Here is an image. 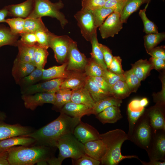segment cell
I'll use <instances>...</instances> for the list:
<instances>
[{"label": "cell", "instance_id": "cell-1", "mask_svg": "<svg viewBox=\"0 0 165 165\" xmlns=\"http://www.w3.org/2000/svg\"><path fill=\"white\" fill-rule=\"evenodd\" d=\"M81 118L61 114L55 119L40 129L26 135L34 138V145L56 148L58 139L63 135L73 133Z\"/></svg>", "mask_w": 165, "mask_h": 165}, {"label": "cell", "instance_id": "cell-2", "mask_svg": "<svg viewBox=\"0 0 165 165\" xmlns=\"http://www.w3.org/2000/svg\"><path fill=\"white\" fill-rule=\"evenodd\" d=\"M53 148L35 145L16 146L7 151L8 160L9 165H47V161L53 157Z\"/></svg>", "mask_w": 165, "mask_h": 165}, {"label": "cell", "instance_id": "cell-3", "mask_svg": "<svg viewBox=\"0 0 165 165\" xmlns=\"http://www.w3.org/2000/svg\"><path fill=\"white\" fill-rule=\"evenodd\" d=\"M101 139L105 144L107 151L101 162L102 165H117L125 159L136 158L140 160L135 155L123 156L121 152L122 145L126 140L129 139V137L124 131L116 129L100 134Z\"/></svg>", "mask_w": 165, "mask_h": 165}, {"label": "cell", "instance_id": "cell-4", "mask_svg": "<svg viewBox=\"0 0 165 165\" xmlns=\"http://www.w3.org/2000/svg\"><path fill=\"white\" fill-rule=\"evenodd\" d=\"M56 147L59 152L57 157H53L47 161L51 165H61L65 159H77L86 155L84 144L79 141L73 133L65 134L58 139Z\"/></svg>", "mask_w": 165, "mask_h": 165}, {"label": "cell", "instance_id": "cell-5", "mask_svg": "<svg viewBox=\"0 0 165 165\" xmlns=\"http://www.w3.org/2000/svg\"><path fill=\"white\" fill-rule=\"evenodd\" d=\"M64 7L63 2L59 0L52 3L49 0H35L34 9L28 17L42 18L45 16L56 18L62 28L68 23L64 15L60 11Z\"/></svg>", "mask_w": 165, "mask_h": 165}, {"label": "cell", "instance_id": "cell-6", "mask_svg": "<svg viewBox=\"0 0 165 165\" xmlns=\"http://www.w3.org/2000/svg\"><path fill=\"white\" fill-rule=\"evenodd\" d=\"M73 41L67 35H57L50 32L49 47L53 50L54 57L58 63L62 64L66 62L69 47Z\"/></svg>", "mask_w": 165, "mask_h": 165}, {"label": "cell", "instance_id": "cell-7", "mask_svg": "<svg viewBox=\"0 0 165 165\" xmlns=\"http://www.w3.org/2000/svg\"><path fill=\"white\" fill-rule=\"evenodd\" d=\"M74 16L82 36L86 41L90 42L92 35L97 31V29L91 11L82 9Z\"/></svg>", "mask_w": 165, "mask_h": 165}, {"label": "cell", "instance_id": "cell-8", "mask_svg": "<svg viewBox=\"0 0 165 165\" xmlns=\"http://www.w3.org/2000/svg\"><path fill=\"white\" fill-rule=\"evenodd\" d=\"M88 59L78 49L77 42L73 41L69 47L66 62L67 71H84Z\"/></svg>", "mask_w": 165, "mask_h": 165}, {"label": "cell", "instance_id": "cell-9", "mask_svg": "<svg viewBox=\"0 0 165 165\" xmlns=\"http://www.w3.org/2000/svg\"><path fill=\"white\" fill-rule=\"evenodd\" d=\"M123 24L119 13L114 12L112 13L99 27L102 38L105 39L114 37L123 28Z\"/></svg>", "mask_w": 165, "mask_h": 165}, {"label": "cell", "instance_id": "cell-10", "mask_svg": "<svg viewBox=\"0 0 165 165\" xmlns=\"http://www.w3.org/2000/svg\"><path fill=\"white\" fill-rule=\"evenodd\" d=\"M21 98L25 108L34 111L38 106L45 103L53 105L55 100V93L43 92L33 94H22Z\"/></svg>", "mask_w": 165, "mask_h": 165}, {"label": "cell", "instance_id": "cell-11", "mask_svg": "<svg viewBox=\"0 0 165 165\" xmlns=\"http://www.w3.org/2000/svg\"><path fill=\"white\" fill-rule=\"evenodd\" d=\"M64 78H57L45 82L35 84L24 87L22 91V94H33L38 93H54L60 89Z\"/></svg>", "mask_w": 165, "mask_h": 165}, {"label": "cell", "instance_id": "cell-12", "mask_svg": "<svg viewBox=\"0 0 165 165\" xmlns=\"http://www.w3.org/2000/svg\"><path fill=\"white\" fill-rule=\"evenodd\" d=\"M73 134L83 144L91 141L101 139L100 134L92 126L81 121L74 128Z\"/></svg>", "mask_w": 165, "mask_h": 165}, {"label": "cell", "instance_id": "cell-13", "mask_svg": "<svg viewBox=\"0 0 165 165\" xmlns=\"http://www.w3.org/2000/svg\"><path fill=\"white\" fill-rule=\"evenodd\" d=\"M34 130L31 127L19 124H10L0 121V141L13 137L26 135Z\"/></svg>", "mask_w": 165, "mask_h": 165}, {"label": "cell", "instance_id": "cell-14", "mask_svg": "<svg viewBox=\"0 0 165 165\" xmlns=\"http://www.w3.org/2000/svg\"><path fill=\"white\" fill-rule=\"evenodd\" d=\"M67 77L62 82L61 89L75 90L84 87L86 76L82 72L75 71H68Z\"/></svg>", "mask_w": 165, "mask_h": 165}, {"label": "cell", "instance_id": "cell-15", "mask_svg": "<svg viewBox=\"0 0 165 165\" xmlns=\"http://www.w3.org/2000/svg\"><path fill=\"white\" fill-rule=\"evenodd\" d=\"M35 0H27L20 4L6 6L8 16L14 17L27 18L32 11Z\"/></svg>", "mask_w": 165, "mask_h": 165}, {"label": "cell", "instance_id": "cell-16", "mask_svg": "<svg viewBox=\"0 0 165 165\" xmlns=\"http://www.w3.org/2000/svg\"><path fill=\"white\" fill-rule=\"evenodd\" d=\"M84 144L86 154L101 162L107 151L106 146L102 140L99 139L91 141Z\"/></svg>", "mask_w": 165, "mask_h": 165}, {"label": "cell", "instance_id": "cell-17", "mask_svg": "<svg viewBox=\"0 0 165 165\" xmlns=\"http://www.w3.org/2000/svg\"><path fill=\"white\" fill-rule=\"evenodd\" d=\"M91 109L84 105L70 101L65 104L60 112L61 114L81 119L85 115H90Z\"/></svg>", "mask_w": 165, "mask_h": 165}, {"label": "cell", "instance_id": "cell-18", "mask_svg": "<svg viewBox=\"0 0 165 165\" xmlns=\"http://www.w3.org/2000/svg\"><path fill=\"white\" fill-rule=\"evenodd\" d=\"M35 140L31 137L17 136L0 141V152L7 151L9 148L16 146H29L34 144Z\"/></svg>", "mask_w": 165, "mask_h": 165}, {"label": "cell", "instance_id": "cell-19", "mask_svg": "<svg viewBox=\"0 0 165 165\" xmlns=\"http://www.w3.org/2000/svg\"><path fill=\"white\" fill-rule=\"evenodd\" d=\"M119 108L115 106L108 107L96 115V117L103 124L115 123L123 117Z\"/></svg>", "mask_w": 165, "mask_h": 165}, {"label": "cell", "instance_id": "cell-20", "mask_svg": "<svg viewBox=\"0 0 165 165\" xmlns=\"http://www.w3.org/2000/svg\"><path fill=\"white\" fill-rule=\"evenodd\" d=\"M36 67L33 64L19 61L15 59L12 70V74L17 83L21 79L28 75Z\"/></svg>", "mask_w": 165, "mask_h": 165}, {"label": "cell", "instance_id": "cell-21", "mask_svg": "<svg viewBox=\"0 0 165 165\" xmlns=\"http://www.w3.org/2000/svg\"><path fill=\"white\" fill-rule=\"evenodd\" d=\"M151 130L147 120H144L138 125L136 130V138L139 144L145 148H148L151 142Z\"/></svg>", "mask_w": 165, "mask_h": 165}, {"label": "cell", "instance_id": "cell-22", "mask_svg": "<svg viewBox=\"0 0 165 165\" xmlns=\"http://www.w3.org/2000/svg\"><path fill=\"white\" fill-rule=\"evenodd\" d=\"M71 100L73 102L84 105L91 109L95 103L88 90L84 86L72 91Z\"/></svg>", "mask_w": 165, "mask_h": 165}, {"label": "cell", "instance_id": "cell-23", "mask_svg": "<svg viewBox=\"0 0 165 165\" xmlns=\"http://www.w3.org/2000/svg\"><path fill=\"white\" fill-rule=\"evenodd\" d=\"M66 62L59 66H53L47 69H42V80H49L57 78H66L69 71L66 70Z\"/></svg>", "mask_w": 165, "mask_h": 165}, {"label": "cell", "instance_id": "cell-24", "mask_svg": "<svg viewBox=\"0 0 165 165\" xmlns=\"http://www.w3.org/2000/svg\"><path fill=\"white\" fill-rule=\"evenodd\" d=\"M157 105L149 112L148 116L150 125L154 130H165V120L164 115L160 107Z\"/></svg>", "mask_w": 165, "mask_h": 165}, {"label": "cell", "instance_id": "cell-25", "mask_svg": "<svg viewBox=\"0 0 165 165\" xmlns=\"http://www.w3.org/2000/svg\"><path fill=\"white\" fill-rule=\"evenodd\" d=\"M131 65V70L141 81L145 80L153 69L152 64L147 59H140Z\"/></svg>", "mask_w": 165, "mask_h": 165}, {"label": "cell", "instance_id": "cell-26", "mask_svg": "<svg viewBox=\"0 0 165 165\" xmlns=\"http://www.w3.org/2000/svg\"><path fill=\"white\" fill-rule=\"evenodd\" d=\"M35 46V45H27L18 40L17 45L18 52L16 59L22 62L31 63L35 66L34 54Z\"/></svg>", "mask_w": 165, "mask_h": 165}, {"label": "cell", "instance_id": "cell-27", "mask_svg": "<svg viewBox=\"0 0 165 165\" xmlns=\"http://www.w3.org/2000/svg\"><path fill=\"white\" fill-rule=\"evenodd\" d=\"M151 0H126L124 8L120 14L121 21L126 23L129 17L138 10L141 6L149 2Z\"/></svg>", "mask_w": 165, "mask_h": 165}, {"label": "cell", "instance_id": "cell-28", "mask_svg": "<svg viewBox=\"0 0 165 165\" xmlns=\"http://www.w3.org/2000/svg\"><path fill=\"white\" fill-rule=\"evenodd\" d=\"M122 102V100L112 96H108L95 102L90 110V114L96 116L106 108L112 106L120 107Z\"/></svg>", "mask_w": 165, "mask_h": 165}, {"label": "cell", "instance_id": "cell-29", "mask_svg": "<svg viewBox=\"0 0 165 165\" xmlns=\"http://www.w3.org/2000/svg\"><path fill=\"white\" fill-rule=\"evenodd\" d=\"M19 36L12 32L10 28L0 24V48L5 45L17 46Z\"/></svg>", "mask_w": 165, "mask_h": 165}, {"label": "cell", "instance_id": "cell-30", "mask_svg": "<svg viewBox=\"0 0 165 165\" xmlns=\"http://www.w3.org/2000/svg\"><path fill=\"white\" fill-rule=\"evenodd\" d=\"M90 42L92 45V51L90 53L91 58L104 69H107L108 68L105 62L103 56L99 46L97 31L92 35Z\"/></svg>", "mask_w": 165, "mask_h": 165}, {"label": "cell", "instance_id": "cell-31", "mask_svg": "<svg viewBox=\"0 0 165 165\" xmlns=\"http://www.w3.org/2000/svg\"><path fill=\"white\" fill-rule=\"evenodd\" d=\"M131 93L125 81L119 80L111 88L110 94L116 98L122 100L128 97Z\"/></svg>", "mask_w": 165, "mask_h": 165}, {"label": "cell", "instance_id": "cell-32", "mask_svg": "<svg viewBox=\"0 0 165 165\" xmlns=\"http://www.w3.org/2000/svg\"><path fill=\"white\" fill-rule=\"evenodd\" d=\"M41 18L27 17L25 18L23 32L35 33L38 31L48 30Z\"/></svg>", "mask_w": 165, "mask_h": 165}, {"label": "cell", "instance_id": "cell-33", "mask_svg": "<svg viewBox=\"0 0 165 165\" xmlns=\"http://www.w3.org/2000/svg\"><path fill=\"white\" fill-rule=\"evenodd\" d=\"M84 87L88 90L95 103L111 96L98 87L89 76L86 77Z\"/></svg>", "mask_w": 165, "mask_h": 165}, {"label": "cell", "instance_id": "cell-34", "mask_svg": "<svg viewBox=\"0 0 165 165\" xmlns=\"http://www.w3.org/2000/svg\"><path fill=\"white\" fill-rule=\"evenodd\" d=\"M165 39L164 32L147 34L144 36V46L148 53Z\"/></svg>", "mask_w": 165, "mask_h": 165}, {"label": "cell", "instance_id": "cell-35", "mask_svg": "<svg viewBox=\"0 0 165 165\" xmlns=\"http://www.w3.org/2000/svg\"><path fill=\"white\" fill-rule=\"evenodd\" d=\"M48 48L35 45L34 54L35 65L36 68H44L47 63V58L49 55L47 50Z\"/></svg>", "mask_w": 165, "mask_h": 165}, {"label": "cell", "instance_id": "cell-36", "mask_svg": "<svg viewBox=\"0 0 165 165\" xmlns=\"http://www.w3.org/2000/svg\"><path fill=\"white\" fill-rule=\"evenodd\" d=\"M72 90L66 89H60L55 93V100L53 105L59 111L66 103L71 101Z\"/></svg>", "mask_w": 165, "mask_h": 165}, {"label": "cell", "instance_id": "cell-37", "mask_svg": "<svg viewBox=\"0 0 165 165\" xmlns=\"http://www.w3.org/2000/svg\"><path fill=\"white\" fill-rule=\"evenodd\" d=\"M42 69L36 67L30 74L21 79L17 83L24 87L35 84L42 80Z\"/></svg>", "mask_w": 165, "mask_h": 165}, {"label": "cell", "instance_id": "cell-38", "mask_svg": "<svg viewBox=\"0 0 165 165\" xmlns=\"http://www.w3.org/2000/svg\"><path fill=\"white\" fill-rule=\"evenodd\" d=\"M124 80L131 93L136 92L141 85V80L131 69L124 72Z\"/></svg>", "mask_w": 165, "mask_h": 165}, {"label": "cell", "instance_id": "cell-39", "mask_svg": "<svg viewBox=\"0 0 165 165\" xmlns=\"http://www.w3.org/2000/svg\"><path fill=\"white\" fill-rule=\"evenodd\" d=\"M149 3H147L145 8L140 10L139 12V15L143 22V31L146 34L158 32L157 26L148 19L146 14V11Z\"/></svg>", "mask_w": 165, "mask_h": 165}, {"label": "cell", "instance_id": "cell-40", "mask_svg": "<svg viewBox=\"0 0 165 165\" xmlns=\"http://www.w3.org/2000/svg\"><path fill=\"white\" fill-rule=\"evenodd\" d=\"M91 11L93 16L95 25L97 28L99 27L106 18L113 12L112 9L103 7Z\"/></svg>", "mask_w": 165, "mask_h": 165}, {"label": "cell", "instance_id": "cell-41", "mask_svg": "<svg viewBox=\"0 0 165 165\" xmlns=\"http://www.w3.org/2000/svg\"><path fill=\"white\" fill-rule=\"evenodd\" d=\"M104 70L91 58L88 59L84 71L87 76H102Z\"/></svg>", "mask_w": 165, "mask_h": 165}, {"label": "cell", "instance_id": "cell-42", "mask_svg": "<svg viewBox=\"0 0 165 165\" xmlns=\"http://www.w3.org/2000/svg\"><path fill=\"white\" fill-rule=\"evenodd\" d=\"M5 23L9 26L10 30L13 33L19 35L23 32L25 19L20 17H14L6 19Z\"/></svg>", "mask_w": 165, "mask_h": 165}, {"label": "cell", "instance_id": "cell-43", "mask_svg": "<svg viewBox=\"0 0 165 165\" xmlns=\"http://www.w3.org/2000/svg\"><path fill=\"white\" fill-rule=\"evenodd\" d=\"M145 110L138 112L131 111L127 108L128 119L129 124L128 135L130 138L132 136L135 125L138 119L143 115Z\"/></svg>", "mask_w": 165, "mask_h": 165}, {"label": "cell", "instance_id": "cell-44", "mask_svg": "<svg viewBox=\"0 0 165 165\" xmlns=\"http://www.w3.org/2000/svg\"><path fill=\"white\" fill-rule=\"evenodd\" d=\"M156 160L163 158L165 155V136L161 134L157 138L155 146Z\"/></svg>", "mask_w": 165, "mask_h": 165}, {"label": "cell", "instance_id": "cell-45", "mask_svg": "<svg viewBox=\"0 0 165 165\" xmlns=\"http://www.w3.org/2000/svg\"><path fill=\"white\" fill-rule=\"evenodd\" d=\"M106 0H82V9L93 11L103 7Z\"/></svg>", "mask_w": 165, "mask_h": 165}, {"label": "cell", "instance_id": "cell-46", "mask_svg": "<svg viewBox=\"0 0 165 165\" xmlns=\"http://www.w3.org/2000/svg\"><path fill=\"white\" fill-rule=\"evenodd\" d=\"M122 60L119 56H113L108 69L117 75L123 76L124 71L122 65Z\"/></svg>", "mask_w": 165, "mask_h": 165}, {"label": "cell", "instance_id": "cell-47", "mask_svg": "<svg viewBox=\"0 0 165 165\" xmlns=\"http://www.w3.org/2000/svg\"><path fill=\"white\" fill-rule=\"evenodd\" d=\"M102 76L105 79L110 88L119 80L124 81L123 76L113 73L109 71L108 69L104 70Z\"/></svg>", "mask_w": 165, "mask_h": 165}, {"label": "cell", "instance_id": "cell-48", "mask_svg": "<svg viewBox=\"0 0 165 165\" xmlns=\"http://www.w3.org/2000/svg\"><path fill=\"white\" fill-rule=\"evenodd\" d=\"M126 0H106L103 7L112 9L113 12L120 14L125 5Z\"/></svg>", "mask_w": 165, "mask_h": 165}, {"label": "cell", "instance_id": "cell-49", "mask_svg": "<svg viewBox=\"0 0 165 165\" xmlns=\"http://www.w3.org/2000/svg\"><path fill=\"white\" fill-rule=\"evenodd\" d=\"M72 164L75 165H99L101 163L100 161L86 154L77 159H72Z\"/></svg>", "mask_w": 165, "mask_h": 165}, {"label": "cell", "instance_id": "cell-50", "mask_svg": "<svg viewBox=\"0 0 165 165\" xmlns=\"http://www.w3.org/2000/svg\"><path fill=\"white\" fill-rule=\"evenodd\" d=\"M50 31H40L35 33L36 35L37 44L38 45L49 48V35Z\"/></svg>", "mask_w": 165, "mask_h": 165}, {"label": "cell", "instance_id": "cell-51", "mask_svg": "<svg viewBox=\"0 0 165 165\" xmlns=\"http://www.w3.org/2000/svg\"><path fill=\"white\" fill-rule=\"evenodd\" d=\"M162 77V89L160 92L153 95L154 101L158 105H164L165 102V75Z\"/></svg>", "mask_w": 165, "mask_h": 165}, {"label": "cell", "instance_id": "cell-52", "mask_svg": "<svg viewBox=\"0 0 165 165\" xmlns=\"http://www.w3.org/2000/svg\"><path fill=\"white\" fill-rule=\"evenodd\" d=\"M20 40L22 43L28 46H34L37 44V40L35 33L23 32L20 34Z\"/></svg>", "mask_w": 165, "mask_h": 165}, {"label": "cell", "instance_id": "cell-53", "mask_svg": "<svg viewBox=\"0 0 165 165\" xmlns=\"http://www.w3.org/2000/svg\"><path fill=\"white\" fill-rule=\"evenodd\" d=\"M89 77L98 87L110 95L111 88L103 77L102 76Z\"/></svg>", "mask_w": 165, "mask_h": 165}, {"label": "cell", "instance_id": "cell-54", "mask_svg": "<svg viewBox=\"0 0 165 165\" xmlns=\"http://www.w3.org/2000/svg\"><path fill=\"white\" fill-rule=\"evenodd\" d=\"M99 45L103 56L105 62L108 69L113 57L112 50L108 47L102 44L99 43Z\"/></svg>", "mask_w": 165, "mask_h": 165}, {"label": "cell", "instance_id": "cell-55", "mask_svg": "<svg viewBox=\"0 0 165 165\" xmlns=\"http://www.w3.org/2000/svg\"><path fill=\"white\" fill-rule=\"evenodd\" d=\"M148 53L151 57L160 58L165 60V46H156Z\"/></svg>", "mask_w": 165, "mask_h": 165}, {"label": "cell", "instance_id": "cell-56", "mask_svg": "<svg viewBox=\"0 0 165 165\" xmlns=\"http://www.w3.org/2000/svg\"><path fill=\"white\" fill-rule=\"evenodd\" d=\"M149 61L152 64L153 69L156 70L163 69L165 68V60L160 58L151 57Z\"/></svg>", "mask_w": 165, "mask_h": 165}, {"label": "cell", "instance_id": "cell-57", "mask_svg": "<svg viewBox=\"0 0 165 165\" xmlns=\"http://www.w3.org/2000/svg\"><path fill=\"white\" fill-rule=\"evenodd\" d=\"M140 99H135L131 101L129 104L127 108L131 111L138 112L145 110L144 107H142L139 103Z\"/></svg>", "mask_w": 165, "mask_h": 165}, {"label": "cell", "instance_id": "cell-58", "mask_svg": "<svg viewBox=\"0 0 165 165\" xmlns=\"http://www.w3.org/2000/svg\"><path fill=\"white\" fill-rule=\"evenodd\" d=\"M0 165H9L7 151L0 152Z\"/></svg>", "mask_w": 165, "mask_h": 165}, {"label": "cell", "instance_id": "cell-59", "mask_svg": "<svg viewBox=\"0 0 165 165\" xmlns=\"http://www.w3.org/2000/svg\"><path fill=\"white\" fill-rule=\"evenodd\" d=\"M8 16V11L5 6L0 10V23H5L6 18Z\"/></svg>", "mask_w": 165, "mask_h": 165}, {"label": "cell", "instance_id": "cell-60", "mask_svg": "<svg viewBox=\"0 0 165 165\" xmlns=\"http://www.w3.org/2000/svg\"><path fill=\"white\" fill-rule=\"evenodd\" d=\"M142 164L144 165H165V162H161L157 160H151L149 162H146L140 160Z\"/></svg>", "mask_w": 165, "mask_h": 165}, {"label": "cell", "instance_id": "cell-61", "mask_svg": "<svg viewBox=\"0 0 165 165\" xmlns=\"http://www.w3.org/2000/svg\"><path fill=\"white\" fill-rule=\"evenodd\" d=\"M148 103V100L146 98L144 97L139 101V103L141 106L144 107L146 106Z\"/></svg>", "mask_w": 165, "mask_h": 165}, {"label": "cell", "instance_id": "cell-62", "mask_svg": "<svg viewBox=\"0 0 165 165\" xmlns=\"http://www.w3.org/2000/svg\"><path fill=\"white\" fill-rule=\"evenodd\" d=\"M6 118V114L4 112L0 111V121H4Z\"/></svg>", "mask_w": 165, "mask_h": 165}, {"label": "cell", "instance_id": "cell-63", "mask_svg": "<svg viewBox=\"0 0 165 165\" xmlns=\"http://www.w3.org/2000/svg\"><path fill=\"white\" fill-rule=\"evenodd\" d=\"M120 0V1H125L126 0Z\"/></svg>", "mask_w": 165, "mask_h": 165}, {"label": "cell", "instance_id": "cell-64", "mask_svg": "<svg viewBox=\"0 0 165 165\" xmlns=\"http://www.w3.org/2000/svg\"><path fill=\"white\" fill-rule=\"evenodd\" d=\"M162 0L164 1V0Z\"/></svg>", "mask_w": 165, "mask_h": 165}]
</instances>
